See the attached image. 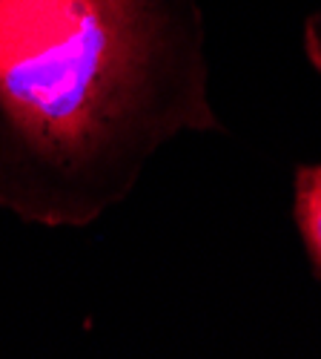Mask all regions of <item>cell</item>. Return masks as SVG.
<instances>
[{"mask_svg":"<svg viewBox=\"0 0 321 359\" xmlns=\"http://www.w3.org/2000/svg\"><path fill=\"white\" fill-rule=\"evenodd\" d=\"M210 104L198 0H0V207L83 227Z\"/></svg>","mask_w":321,"mask_h":359,"instance_id":"obj_1","label":"cell"},{"mask_svg":"<svg viewBox=\"0 0 321 359\" xmlns=\"http://www.w3.org/2000/svg\"><path fill=\"white\" fill-rule=\"evenodd\" d=\"M296 224L321 282V164L299 167L296 172Z\"/></svg>","mask_w":321,"mask_h":359,"instance_id":"obj_2","label":"cell"},{"mask_svg":"<svg viewBox=\"0 0 321 359\" xmlns=\"http://www.w3.org/2000/svg\"><path fill=\"white\" fill-rule=\"evenodd\" d=\"M304 55L321 72V12H315L304 20Z\"/></svg>","mask_w":321,"mask_h":359,"instance_id":"obj_3","label":"cell"}]
</instances>
